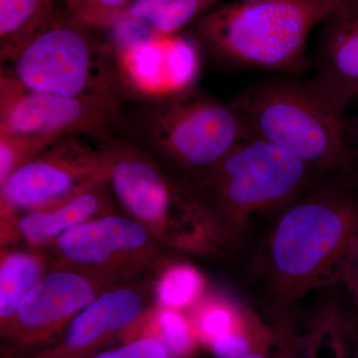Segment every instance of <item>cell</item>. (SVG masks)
<instances>
[{
	"label": "cell",
	"instance_id": "28",
	"mask_svg": "<svg viewBox=\"0 0 358 358\" xmlns=\"http://www.w3.org/2000/svg\"><path fill=\"white\" fill-rule=\"evenodd\" d=\"M223 1V0H221ZM250 1H256V0H231V2H250Z\"/></svg>",
	"mask_w": 358,
	"mask_h": 358
},
{
	"label": "cell",
	"instance_id": "16",
	"mask_svg": "<svg viewBox=\"0 0 358 358\" xmlns=\"http://www.w3.org/2000/svg\"><path fill=\"white\" fill-rule=\"evenodd\" d=\"M221 0H133L110 26L115 52L173 36L221 3Z\"/></svg>",
	"mask_w": 358,
	"mask_h": 358
},
{
	"label": "cell",
	"instance_id": "1",
	"mask_svg": "<svg viewBox=\"0 0 358 358\" xmlns=\"http://www.w3.org/2000/svg\"><path fill=\"white\" fill-rule=\"evenodd\" d=\"M352 171L322 173L278 211L256 263L273 317L319 288L338 282L348 247L358 236V186Z\"/></svg>",
	"mask_w": 358,
	"mask_h": 358
},
{
	"label": "cell",
	"instance_id": "4",
	"mask_svg": "<svg viewBox=\"0 0 358 358\" xmlns=\"http://www.w3.org/2000/svg\"><path fill=\"white\" fill-rule=\"evenodd\" d=\"M322 173L252 136L208 167L189 189L210 216L225 248L242 243L253 215L281 210Z\"/></svg>",
	"mask_w": 358,
	"mask_h": 358
},
{
	"label": "cell",
	"instance_id": "23",
	"mask_svg": "<svg viewBox=\"0 0 358 358\" xmlns=\"http://www.w3.org/2000/svg\"><path fill=\"white\" fill-rule=\"evenodd\" d=\"M52 143L37 136L0 133V185Z\"/></svg>",
	"mask_w": 358,
	"mask_h": 358
},
{
	"label": "cell",
	"instance_id": "22",
	"mask_svg": "<svg viewBox=\"0 0 358 358\" xmlns=\"http://www.w3.org/2000/svg\"><path fill=\"white\" fill-rule=\"evenodd\" d=\"M133 0H64V9L73 20L103 31L114 24Z\"/></svg>",
	"mask_w": 358,
	"mask_h": 358
},
{
	"label": "cell",
	"instance_id": "7",
	"mask_svg": "<svg viewBox=\"0 0 358 358\" xmlns=\"http://www.w3.org/2000/svg\"><path fill=\"white\" fill-rule=\"evenodd\" d=\"M143 99L147 106L134 122L141 136L173 169V178L188 188L212 164L252 136L248 124L231 103L190 86L166 95Z\"/></svg>",
	"mask_w": 358,
	"mask_h": 358
},
{
	"label": "cell",
	"instance_id": "10",
	"mask_svg": "<svg viewBox=\"0 0 358 358\" xmlns=\"http://www.w3.org/2000/svg\"><path fill=\"white\" fill-rule=\"evenodd\" d=\"M49 247L52 265L121 285L152 268L164 245L136 219L109 213L66 231Z\"/></svg>",
	"mask_w": 358,
	"mask_h": 358
},
{
	"label": "cell",
	"instance_id": "19",
	"mask_svg": "<svg viewBox=\"0 0 358 358\" xmlns=\"http://www.w3.org/2000/svg\"><path fill=\"white\" fill-rule=\"evenodd\" d=\"M51 261L40 249H2L0 261V326L13 317L26 294L46 275Z\"/></svg>",
	"mask_w": 358,
	"mask_h": 358
},
{
	"label": "cell",
	"instance_id": "21",
	"mask_svg": "<svg viewBox=\"0 0 358 358\" xmlns=\"http://www.w3.org/2000/svg\"><path fill=\"white\" fill-rule=\"evenodd\" d=\"M155 319L157 334L152 338L159 339L173 358L194 357L199 339L190 322L178 310L162 308Z\"/></svg>",
	"mask_w": 358,
	"mask_h": 358
},
{
	"label": "cell",
	"instance_id": "17",
	"mask_svg": "<svg viewBox=\"0 0 358 358\" xmlns=\"http://www.w3.org/2000/svg\"><path fill=\"white\" fill-rule=\"evenodd\" d=\"M109 186V181L100 183L58 203L21 214L15 221L16 240H24L30 248L49 247L75 226L113 213Z\"/></svg>",
	"mask_w": 358,
	"mask_h": 358
},
{
	"label": "cell",
	"instance_id": "20",
	"mask_svg": "<svg viewBox=\"0 0 358 358\" xmlns=\"http://www.w3.org/2000/svg\"><path fill=\"white\" fill-rule=\"evenodd\" d=\"M203 274L188 263L171 264L160 275L155 298L160 307L179 310L193 308L205 294Z\"/></svg>",
	"mask_w": 358,
	"mask_h": 358
},
{
	"label": "cell",
	"instance_id": "15",
	"mask_svg": "<svg viewBox=\"0 0 358 358\" xmlns=\"http://www.w3.org/2000/svg\"><path fill=\"white\" fill-rule=\"evenodd\" d=\"M271 327L278 358H358V334L333 301H320L305 329L294 327L289 313Z\"/></svg>",
	"mask_w": 358,
	"mask_h": 358
},
{
	"label": "cell",
	"instance_id": "14",
	"mask_svg": "<svg viewBox=\"0 0 358 358\" xmlns=\"http://www.w3.org/2000/svg\"><path fill=\"white\" fill-rule=\"evenodd\" d=\"M192 327L197 339L213 345L223 357L270 352L275 334L255 312L222 296L201 299L193 307Z\"/></svg>",
	"mask_w": 358,
	"mask_h": 358
},
{
	"label": "cell",
	"instance_id": "25",
	"mask_svg": "<svg viewBox=\"0 0 358 358\" xmlns=\"http://www.w3.org/2000/svg\"><path fill=\"white\" fill-rule=\"evenodd\" d=\"M338 282L345 287L358 308V236L352 240L346 251L339 271Z\"/></svg>",
	"mask_w": 358,
	"mask_h": 358
},
{
	"label": "cell",
	"instance_id": "3",
	"mask_svg": "<svg viewBox=\"0 0 358 358\" xmlns=\"http://www.w3.org/2000/svg\"><path fill=\"white\" fill-rule=\"evenodd\" d=\"M252 136L286 150L322 173L352 171L355 148L345 114L310 80L278 75L230 99Z\"/></svg>",
	"mask_w": 358,
	"mask_h": 358
},
{
	"label": "cell",
	"instance_id": "8",
	"mask_svg": "<svg viewBox=\"0 0 358 358\" xmlns=\"http://www.w3.org/2000/svg\"><path fill=\"white\" fill-rule=\"evenodd\" d=\"M107 181L109 159L102 147L81 136L54 141L0 185L1 244L15 240V221L21 214Z\"/></svg>",
	"mask_w": 358,
	"mask_h": 358
},
{
	"label": "cell",
	"instance_id": "13",
	"mask_svg": "<svg viewBox=\"0 0 358 358\" xmlns=\"http://www.w3.org/2000/svg\"><path fill=\"white\" fill-rule=\"evenodd\" d=\"M320 25L310 82L345 114L358 98V0H345Z\"/></svg>",
	"mask_w": 358,
	"mask_h": 358
},
{
	"label": "cell",
	"instance_id": "9",
	"mask_svg": "<svg viewBox=\"0 0 358 358\" xmlns=\"http://www.w3.org/2000/svg\"><path fill=\"white\" fill-rule=\"evenodd\" d=\"M129 129L124 106L36 93L6 75L0 77V133L51 141L81 136L101 143Z\"/></svg>",
	"mask_w": 358,
	"mask_h": 358
},
{
	"label": "cell",
	"instance_id": "27",
	"mask_svg": "<svg viewBox=\"0 0 358 358\" xmlns=\"http://www.w3.org/2000/svg\"><path fill=\"white\" fill-rule=\"evenodd\" d=\"M238 358H278L277 355H275V350L273 352H252L249 353V355H243V357H238Z\"/></svg>",
	"mask_w": 358,
	"mask_h": 358
},
{
	"label": "cell",
	"instance_id": "6",
	"mask_svg": "<svg viewBox=\"0 0 358 358\" xmlns=\"http://www.w3.org/2000/svg\"><path fill=\"white\" fill-rule=\"evenodd\" d=\"M1 74L36 93L122 106L134 98L110 42L98 30L73 20L64 7L13 60L1 66Z\"/></svg>",
	"mask_w": 358,
	"mask_h": 358
},
{
	"label": "cell",
	"instance_id": "11",
	"mask_svg": "<svg viewBox=\"0 0 358 358\" xmlns=\"http://www.w3.org/2000/svg\"><path fill=\"white\" fill-rule=\"evenodd\" d=\"M114 286L93 275L52 265L13 317L0 326L4 346L1 357H25L53 345L78 313Z\"/></svg>",
	"mask_w": 358,
	"mask_h": 358
},
{
	"label": "cell",
	"instance_id": "18",
	"mask_svg": "<svg viewBox=\"0 0 358 358\" xmlns=\"http://www.w3.org/2000/svg\"><path fill=\"white\" fill-rule=\"evenodd\" d=\"M64 7V0H0V62L18 52Z\"/></svg>",
	"mask_w": 358,
	"mask_h": 358
},
{
	"label": "cell",
	"instance_id": "26",
	"mask_svg": "<svg viewBox=\"0 0 358 358\" xmlns=\"http://www.w3.org/2000/svg\"><path fill=\"white\" fill-rule=\"evenodd\" d=\"M355 103L357 105V110L352 119L348 120V124H350V136H352L353 145L358 150V98Z\"/></svg>",
	"mask_w": 358,
	"mask_h": 358
},
{
	"label": "cell",
	"instance_id": "12",
	"mask_svg": "<svg viewBox=\"0 0 358 358\" xmlns=\"http://www.w3.org/2000/svg\"><path fill=\"white\" fill-rule=\"evenodd\" d=\"M145 308L140 288L129 282L117 285L78 313L53 345L25 357L2 358H92L138 324Z\"/></svg>",
	"mask_w": 358,
	"mask_h": 358
},
{
	"label": "cell",
	"instance_id": "2",
	"mask_svg": "<svg viewBox=\"0 0 358 358\" xmlns=\"http://www.w3.org/2000/svg\"><path fill=\"white\" fill-rule=\"evenodd\" d=\"M345 0H256L218 4L189 26L190 39L228 71L299 77L310 69L308 42Z\"/></svg>",
	"mask_w": 358,
	"mask_h": 358
},
{
	"label": "cell",
	"instance_id": "24",
	"mask_svg": "<svg viewBox=\"0 0 358 358\" xmlns=\"http://www.w3.org/2000/svg\"><path fill=\"white\" fill-rule=\"evenodd\" d=\"M92 358H173L166 345L152 336L134 338L129 343L108 348Z\"/></svg>",
	"mask_w": 358,
	"mask_h": 358
},
{
	"label": "cell",
	"instance_id": "5",
	"mask_svg": "<svg viewBox=\"0 0 358 358\" xmlns=\"http://www.w3.org/2000/svg\"><path fill=\"white\" fill-rule=\"evenodd\" d=\"M109 159V185L129 216L164 246L185 253L224 248L210 216L192 190L162 169L133 134L102 143Z\"/></svg>",
	"mask_w": 358,
	"mask_h": 358
}]
</instances>
